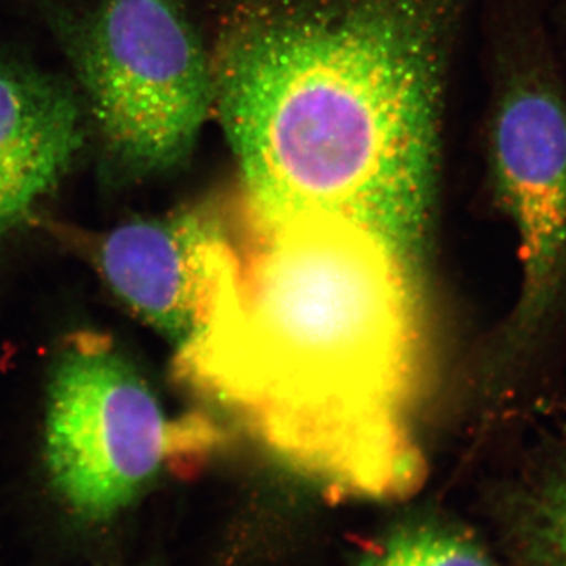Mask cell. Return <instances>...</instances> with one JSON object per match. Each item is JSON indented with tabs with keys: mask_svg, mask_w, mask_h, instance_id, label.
<instances>
[{
	"mask_svg": "<svg viewBox=\"0 0 566 566\" xmlns=\"http://www.w3.org/2000/svg\"><path fill=\"white\" fill-rule=\"evenodd\" d=\"M202 417L170 420L136 367L107 338L80 333L52 368L44 461L77 521L109 523L166 465L202 461L218 444Z\"/></svg>",
	"mask_w": 566,
	"mask_h": 566,
	"instance_id": "5b68a950",
	"label": "cell"
},
{
	"mask_svg": "<svg viewBox=\"0 0 566 566\" xmlns=\"http://www.w3.org/2000/svg\"><path fill=\"white\" fill-rule=\"evenodd\" d=\"M474 0H219L212 109L263 218L326 216L422 271L450 55Z\"/></svg>",
	"mask_w": 566,
	"mask_h": 566,
	"instance_id": "7a4b0ae2",
	"label": "cell"
},
{
	"mask_svg": "<svg viewBox=\"0 0 566 566\" xmlns=\"http://www.w3.org/2000/svg\"><path fill=\"white\" fill-rule=\"evenodd\" d=\"M364 566H495L463 528L423 521L387 536Z\"/></svg>",
	"mask_w": 566,
	"mask_h": 566,
	"instance_id": "9c48e42d",
	"label": "cell"
},
{
	"mask_svg": "<svg viewBox=\"0 0 566 566\" xmlns=\"http://www.w3.org/2000/svg\"><path fill=\"white\" fill-rule=\"evenodd\" d=\"M222 214L221 205L203 202L164 218L132 219L93 245V263L112 293L175 348L202 316Z\"/></svg>",
	"mask_w": 566,
	"mask_h": 566,
	"instance_id": "8992f818",
	"label": "cell"
},
{
	"mask_svg": "<svg viewBox=\"0 0 566 566\" xmlns=\"http://www.w3.org/2000/svg\"><path fill=\"white\" fill-rule=\"evenodd\" d=\"M81 93L46 71L0 61V241L32 218L87 139Z\"/></svg>",
	"mask_w": 566,
	"mask_h": 566,
	"instance_id": "52a82bcc",
	"label": "cell"
},
{
	"mask_svg": "<svg viewBox=\"0 0 566 566\" xmlns=\"http://www.w3.org/2000/svg\"><path fill=\"white\" fill-rule=\"evenodd\" d=\"M102 153L103 177L126 185L188 161L212 109L210 50L185 0L46 2Z\"/></svg>",
	"mask_w": 566,
	"mask_h": 566,
	"instance_id": "3957f363",
	"label": "cell"
},
{
	"mask_svg": "<svg viewBox=\"0 0 566 566\" xmlns=\"http://www.w3.org/2000/svg\"><path fill=\"white\" fill-rule=\"evenodd\" d=\"M495 202L520 238L523 282L499 368L528 374L566 335V76L539 32L515 41L486 126Z\"/></svg>",
	"mask_w": 566,
	"mask_h": 566,
	"instance_id": "277c9868",
	"label": "cell"
},
{
	"mask_svg": "<svg viewBox=\"0 0 566 566\" xmlns=\"http://www.w3.org/2000/svg\"><path fill=\"white\" fill-rule=\"evenodd\" d=\"M420 274L375 234L326 216L263 218L234 202L212 252L178 381L304 479L394 501L422 485Z\"/></svg>",
	"mask_w": 566,
	"mask_h": 566,
	"instance_id": "6da1fadb",
	"label": "cell"
},
{
	"mask_svg": "<svg viewBox=\"0 0 566 566\" xmlns=\"http://www.w3.org/2000/svg\"><path fill=\"white\" fill-rule=\"evenodd\" d=\"M504 531L516 566H566V434L543 441L506 493Z\"/></svg>",
	"mask_w": 566,
	"mask_h": 566,
	"instance_id": "ba28073f",
	"label": "cell"
}]
</instances>
